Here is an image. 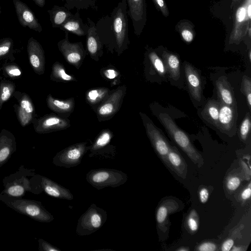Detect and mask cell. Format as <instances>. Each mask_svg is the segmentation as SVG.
Instances as JSON below:
<instances>
[{
    "label": "cell",
    "mask_w": 251,
    "mask_h": 251,
    "mask_svg": "<svg viewBox=\"0 0 251 251\" xmlns=\"http://www.w3.org/2000/svg\"><path fill=\"white\" fill-rule=\"evenodd\" d=\"M0 70L5 76L13 79L20 78L22 75L21 69L15 63H6L3 64Z\"/></svg>",
    "instance_id": "37"
},
{
    "label": "cell",
    "mask_w": 251,
    "mask_h": 251,
    "mask_svg": "<svg viewBox=\"0 0 251 251\" xmlns=\"http://www.w3.org/2000/svg\"><path fill=\"white\" fill-rule=\"evenodd\" d=\"M113 134L108 129L104 130L96 138L92 145L89 146L90 157L104 156V148L108 146L111 141Z\"/></svg>",
    "instance_id": "25"
},
{
    "label": "cell",
    "mask_w": 251,
    "mask_h": 251,
    "mask_svg": "<svg viewBox=\"0 0 251 251\" xmlns=\"http://www.w3.org/2000/svg\"><path fill=\"white\" fill-rule=\"evenodd\" d=\"M126 87H119L98 108L97 114L99 119H105L113 116L118 110L126 92Z\"/></svg>",
    "instance_id": "14"
},
{
    "label": "cell",
    "mask_w": 251,
    "mask_h": 251,
    "mask_svg": "<svg viewBox=\"0 0 251 251\" xmlns=\"http://www.w3.org/2000/svg\"><path fill=\"white\" fill-rule=\"evenodd\" d=\"M126 0L119 2L112 12L102 16L96 24L100 41L120 54L127 48L128 23Z\"/></svg>",
    "instance_id": "1"
},
{
    "label": "cell",
    "mask_w": 251,
    "mask_h": 251,
    "mask_svg": "<svg viewBox=\"0 0 251 251\" xmlns=\"http://www.w3.org/2000/svg\"><path fill=\"white\" fill-rule=\"evenodd\" d=\"M182 39L186 43H191L194 39L195 32L193 25L189 21H182L176 25Z\"/></svg>",
    "instance_id": "34"
},
{
    "label": "cell",
    "mask_w": 251,
    "mask_h": 251,
    "mask_svg": "<svg viewBox=\"0 0 251 251\" xmlns=\"http://www.w3.org/2000/svg\"><path fill=\"white\" fill-rule=\"evenodd\" d=\"M34 194L44 192L50 197L67 200H73L74 196L67 188L48 177L35 174L33 176Z\"/></svg>",
    "instance_id": "8"
},
{
    "label": "cell",
    "mask_w": 251,
    "mask_h": 251,
    "mask_svg": "<svg viewBox=\"0 0 251 251\" xmlns=\"http://www.w3.org/2000/svg\"><path fill=\"white\" fill-rule=\"evenodd\" d=\"M219 101L223 104L236 107V99L233 89L225 76L219 77L216 82Z\"/></svg>",
    "instance_id": "21"
},
{
    "label": "cell",
    "mask_w": 251,
    "mask_h": 251,
    "mask_svg": "<svg viewBox=\"0 0 251 251\" xmlns=\"http://www.w3.org/2000/svg\"><path fill=\"white\" fill-rule=\"evenodd\" d=\"M241 184V179L237 176H231L228 177L226 180V185L229 191H234Z\"/></svg>",
    "instance_id": "43"
},
{
    "label": "cell",
    "mask_w": 251,
    "mask_h": 251,
    "mask_svg": "<svg viewBox=\"0 0 251 251\" xmlns=\"http://www.w3.org/2000/svg\"><path fill=\"white\" fill-rule=\"evenodd\" d=\"M200 251H214L217 250V246L212 242H204L201 244L198 247Z\"/></svg>",
    "instance_id": "46"
},
{
    "label": "cell",
    "mask_w": 251,
    "mask_h": 251,
    "mask_svg": "<svg viewBox=\"0 0 251 251\" xmlns=\"http://www.w3.org/2000/svg\"><path fill=\"white\" fill-rule=\"evenodd\" d=\"M52 27L59 28L73 14L64 6L54 5L48 10Z\"/></svg>",
    "instance_id": "27"
},
{
    "label": "cell",
    "mask_w": 251,
    "mask_h": 251,
    "mask_svg": "<svg viewBox=\"0 0 251 251\" xmlns=\"http://www.w3.org/2000/svg\"><path fill=\"white\" fill-rule=\"evenodd\" d=\"M89 148L86 142L72 145L57 152L52 159V163L66 168L76 166L80 164Z\"/></svg>",
    "instance_id": "7"
},
{
    "label": "cell",
    "mask_w": 251,
    "mask_h": 251,
    "mask_svg": "<svg viewBox=\"0 0 251 251\" xmlns=\"http://www.w3.org/2000/svg\"><path fill=\"white\" fill-rule=\"evenodd\" d=\"M248 0H244L235 9L234 24L230 35V44L240 43L251 29V16L247 12Z\"/></svg>",
    "instance_id": "9"
},
{
    "label": "cell",
    "mask_w": 251,
    "mask_h": 251,
    "mask_svg": "<svg viewBox=\"0 0 251 251\" xmlns=\"http://www.w3.org/2000/svg\"><path fill=\"white\" fill-rule=\"evenodd\" d=\"M34 169L26 168L22 165L15 173L2 179L3 189L1 194L13 197L22 198L26 192L33 194Z\"/></svg>",
    "instance_id": "3"
},
{
    "label": "cell",
    "mask_w": 251,
    "mask_h": 251,
    "mask_svg": "<svg viewBox=\"0 0 251 251\" xmlns=\"http://www.w3.org/2000/svg\"><path fill=\"white\" fill-rule=\"evenodd\" d=\"M159 119L172 140L195 164L199 168L201 167L204 163L202 156L194 147L185 132L177 126L167 114L160 113Z\"/></svg>",
    "instance_id": "4"
},
{
    "label": "cell",
    "mask_w": 251,
    "mask_h": 251,
    "mask_svg": "<svg viewBox=\"0 0 251 251\" xmlns=\"http://www.w3.org/2000/svg\"><path fill=\"white\" fill-rule=\"evenodd\" d=\"M87 21L89 28L86 34L87 49L91 56L96 58L102 53V44L98 36L96 24L89 17Z\"/></svg>",
    "instance_id": "22"
},
{
    "label": "cell",
    "mask_w": 251,
    "mask_h": 251,
    "mask_svg": "<svg viewBox=\"0 0 251 251\" xmlns=\"http://www.w3.org/2000/svg\"><path fill=\"white\" fill-rule=\"evenodd\" d=\"M231 251H243V250L241 248V247H232V248L231 249Z\"/></svg>",
    "instance_id": "53"
},
{
    "label": "cell",
    "mask_w": 251,
    "mask_h": 251,
    "mask_svg": "<svg viewBox=\"0 0 251 251\" xmlns=\"http://www.w3.org/2000/svg\"><path fill=\"white\" fill-rule=\"evenodd\" d=\"M88 28V25L83 22L78 10L59 27L64 32L68 31L78 36H86Z\"/></svg>",
    "instance_id": "23"
},
{
    "label": "cell",
    "mask_w": 251,
    "mask_h": 251,
    "mask_svg": "<svg viewBox=\"0 0 251 251\" xmlns=\"http://www.w3.org/2000/svg\"><path fill=\"white\" fill-rule=\"evenodd\" d=\"M38 248L40 251H60V249L54 246L43 239H38Z\"/></svg>",
    "instance_id": "44"
},
{
    "label": "cell",
    "mask_w": 251,
    "mask_h": 251,
    "mask_svg": "<svg viewBox=\"0 0 251 251\" xmlns=\"http://www.w3.org/2000/svg\"><path fill=\"white\" fill-rule=\"evenodd\" d=\"M0 201L15 211L39 222L50 223L54 219L39 201L0 193Z\"/></svg>",
    "instance_id": "2"
},
{
    "label": "cell",
    "mask_w": 251,
    "mask_h": 251,
    "mask_svg": "<svg viewBox=\"0 0 251 251\" xmlns=\"http://www.w3.org/2000/svg\"><path fill=\"white\" fill-rule=\"evenodd\" d=\"M236 107L220 103L218 128L223 132H229L233 127L236 118Z\"/></svg>",
    "instance_id": "24"
},
{
    "label": "cell",
    "mask_w": 251,
    "mask_h": 251,
    "mask_svg": "<svg viewBox=\"0 0 251 251\" xmlns=\"http://www.w3.org/2000/svg\"><path fill=\"white\" fill-rule=\"evenodd\" d=\"M16 138L10 131L1 129L0 132V167L5 164L16 151Z\"/></svg>",
    "instance_id": "17"
},
{
    "label": "cell",
    "mask_w": 251,
    "mask_h": 251,
    "mask_svg": "<svg viewBox=\"0 0 251 251\" xmlns=\"http://www.w3.org/2000/svg\"><path fill=\"white\" fill-rule=\"evenodd\" d=\"M251 194V183L250 182L248 186L242 191L241 194V199L246 201L250 199Z\"/></svg>",
    "instance_id": "49"
},
{
    "label": "cell",
    "mask_w": 251,
    "mask_h": 251,
    "mask_svg": "<svg viewBox=\"0 0 251 251\" xmlns=\"http://www.w3.org/2000/svg\"><path fill=\"white\" fill-rule=\"evenodd\" d=\"M105 76L109 79H113L117 76V72L113 69H107L104 72Z\"/></svg>",
    "instance_id": "50"
},
{
    "label": "cell",
    "mask_w": 251,
    "mask_h": 251,
    "mask_svg": "<svg viewBox=\"0 0 251 251\" xmlns=\"http://www.w3.org/2000/svg\"><path fill=\"white\" fill-rule=\"evenodd\" d=\"M220 107V102L219 101L210 100L207 102L201 113L205 120L218 128Z\"/></svg>",
    "instance_id": "29"
},
{
    "label": "cell",
    "mask_w": 251,
    "mask_h": 251,
    "mask_svg": "<svg viewBox=\"0 0 251 251\" xmlns=\"http://www.w3.org/2000/svg\"><path fill=\"white\" fill-rule=\"evenodd\" d=\"M35 3L40 7H43L45 4V0H33Z\"/></svg>",
    "instance_id": "52"
},
{
    "label": "cell",
    "mask_w": 251,
    "mask_h": 251,
    "mask_svg": "<svg viewBox=\"0 0 251 251\" xmlns=\"http://www.w3.org/2000/svg\"><path fill=\"white\" fill-rule=\"evenodd\" d=\"M46 101L48 107L56 113L71 112L74 108L75 102L72 98L67 100H60L49 94L47 96Z\"/></svg>",
    "instance_id": "28"
},
{
    "label": "cell",
    "mask_w": 251,
    "mask_h": 251,
    "mask_svg": "<svg viewBox=\"0 0 251 251\" xmlns=\"http://www.w3.org/2000/svg\"><path fill=\"white\" fill-rule=\"evenodd\" d=\"M69 33L65 31V38L58 42L57 46L68 62L74 65H78L85 57L86 50L81 42L71 43Z\"/></svg>",
    "instance_id": "13"
},
{
    "label": "cell",
    "mask_w": 251,
    "mask_h": 251,
    "mask_svg": "<svg viewBox=\"0 0 251 251\" xmlns=\"http://www.w3.org/2000/svg\"><path fill=\"white\" fill-rule=\"evenodd\" d=\"M64 1V6L68 10L76 8L80 9H88L90 8L97 10L98 6L94 0H62Z\"/></svg>",
    "instance_id": "31"
},
{
    "label": "cell",
    "mask_w": 251,
    "mask_h": 251,
    "mask_svg": "<svg viewBox=\"0 0 251 251\" xmlns=\"http://www.w3.org/2000/svg\"><path fill=\"white\" fill-rule=\"evenodd\" d=\"M209 198V191L206 188H202L199 191V198L201 202L205 203Z\"/></svg>",
    "instance_id": "47"
},
{
    "label": "cell",
    "mask_w": 251,
    "mask_h": 251,
    "mask_svg": "<svg viewBox=\"0 0 251 251\" xmlns=\"http://www.w3.org/2000/svg\"><path fill=\"white\" fill-rule=\"evenodd\" d=\"M13 3L20 25L38 32H41L43 30L42 26L30 8L20 0H13Z\"/></svg>",
    "instance_id": "16"
},
{
    "label": "cell",
    "mask_w": 251,
    "mask_h": 251,
    "mask_svg": "<svg viewBox=\"0 0 251 251\" xmlns=\"http://www.w3.org/2000/svg\"><path fill=\"white\" fill-rule=\"evenodd\" d=\"M109 90L105 88H96L89 91L86 95V99L91 104H97L109 95Z\"/></svg>",
    "instance_id": "35"
},
{
    "label": "cell",
    "mask_w": 251,
    "mask_h": 251,
    "mask_svg": "<svg viewBox=\"0 0 251 251\" xmlns=\"http://www.w3.org/2000/svg\"><path fill=\"white\" fill-rule=\"evenodd\" d=\"M32 123L35 131L39 134L62 130L70 126L68 119L52 114L45 115L38 119L34 118Z\"/></svg>",
    "instance_id": "10"
},
{
    "label": "cell",
    "mask_w": 251,
    "mask_h": 251,
    "mask_svg": "<svg viewBox=\"0 0 251 251\" xmlns=\"http://www.w3.org/2000/svg\"><path fill=\"white\" fill-rule=\"evenodd\" d=\"M27 52L30 65L34 72L43 75L45 70V57L42 46L36 39L30 38L27 41Z\"/></svg>",
    "instance_id": "15"
},
{
    "label": "cell",
    "mask_w": 251,
    "mask_h": 251,
    "mask_svg": "<svg viewBox=\"0 0 251 251\" xmlns=\"http://www.w3.org/2000/svg\"><path fill=\"white\" fill-rule=\"evenodd\" d=\"M13 97L17 100L18 104L26 112L34 114L35 108L32 99L24 92L15 91Z\"/></svg>",
    "instance_id": "33"
},
{
    "label": "cell",
    "mask_w": 251,
    "mask_h": 251,
    "mask_svg": "<svg viewBox=\"0 0 251 251\" xmlns=\"http://www.w3.org/2000/svg\"><path fill=\"white\" fill-rule=\"evenodd\" d=\"M251 128V116L250 113H247L239 128V136L243 141H245L248 139L250 133Z\"/></svg>",
    "instance_id": "40"
},
{
    "label": "cell",
    "mask_w": 251,
    "mask_h": 251,
    "mask_svg": "<svg viewBox=\"0 0 251 251\" xmlns=\"http://www.w3.org/2000/svg\"><path fill=\"white\" fill-rule=\"evenodd\" d=\"M176 251H189V249L188 248H179V249L176 250Z\"/></svg>",
    "instance_id": "54"
},
{
    "label": "cell",
    "mask_w": 251,
    "mask_h": 251,
    "mask_svg": "<svg viewBox=\"0 0 251 251\" xmlns=\"http://www.w3.org/2000/svg\"><path fill=\"white\" fill-rule=\"evenodd\" d=\"M249 58L250 61H251V50H250L249 51Z\"/></svg>",
    "instance_id": "55"
},
{
    "label": "cell",
    "mask_w": 251,
    "mask_h": 251,
    "mask_svg": "<svg viewBox=\"0 0 251 251\" xmlns=\"http://www.w3.org/2000/svg\"><path fill=\"white\" fill-rule=\"evenodd\" d=\"M50 79L56 81H74L73 76L67 74L62 64L58 62H55L52 66Z\"/></svg>",
    "instance_id": "32"
},
{
    "label": "cell",
    "mask_w": 251,
    "mask_h": 251,
    "mask_svg": "<svg viewBox=\"0 0 251 251\" xmlns=\"http://www.w3.org/2000/svg\"><path fill=\"white\" fill-rule=\"evenodd\" d=\"M13 107L18 120L23 127H25L32 123L34 119V114L26 112L18 104H14Z\"/></svg>",
    "instance_id": "36"
},
{
    "label": "cell",
    "mask_w": 251,
    "mask_h": 251,
    "mask_svg": "<svg viewBox=\"0 0 251 251\" xmlns=\"http://www.w3.org/2000/svg\"><path fill=\"white\" fill-rule=\"evenodd\" d=\"M234 241L232 239L226 240L222 244L221 250L223 251H229L233 246Z\"/></svg>",
    "instance_id": "48"
},
{
    "label": "cell",
    "mask_w": 251,
    "mask_h": 251,
    "mask_svg": "<svg viewBox=\"0 0 251 251\" xmlns=\"http://www.w3.org/2000/svg\"><path fill=\"white\" fill-rule=\"evenodd\" d=\"M147 134L156 154L166 165L170 145L159 130L150 121L142 117Z\"/></svg>",
    "instance_id": "11"
},
{
    "label": "cell",
    "mask_w": 251,
    "mask_h": 251,
    "mask_svg": "<svg viewBox=\"0 0 251 251\" xmlns=\"http://www.w3.org/2000/svg\"><path fill=\"white\" fill-rule=\"evenodd\" d=\"M97 0H94V1L97 3Z\"/></svg>",
    "instance_id": "56"
},
{
    "label": "cell",
    "mask_w": 251,
    "mask_h": 251,
    "mask_svg": "<svg viewBox=\"0 0 251 251\" xmlns=\"http://www.w3.org/2000/svg\"><path fill=\"white\" fill-rule=\"evenodd\" d=\"M244 0H231L230 8L235 9Z\"/></svg>",
    "instance_id": "51"
},
{
    "label": "cell",
    "mask_w": 251,
    "mask_h": 251,
    "mask_svg": "<svg viewBox=\"0 0 251 251\" xmlns=\"http://www.w3.org/2000/svg\"><path fill=\"white\" fill-rule=\"evenodd\" d=\"M13 48V41L10 38L0 40V60L10 56Z\"/></svg>",
    "instance_id": "38"
},
{
    "label": "cell",
    "mask_w": 251,
    "mask_h": 251,
    "mask_svg": "<svg viewBox=\"0 0 251 251\" xmlns=\"http://www.w3.org/2000/svg\"><path fill=\"white\" fill-rule=\"evenodd\" d=\"M149 57L154 69L157 73L164 75L166 73V69L163 61L154 51H151L149 54Z\"/></svg>",
    "instance_id": "39"
},
{
    "label": "cell",
    "mask_w": 251,
    "mask_h": 251,
    "mask_svg": "<svg viewBox=\"0 0 251 251\" xmlns=\"http://www.w3.org/2000/svg\"><path fill=\"white\" fill-rule=\"evenodd\" d=\"M127 179V175L124 172L110 168L92 169L86 176L87 182L98 190L107 187H119L125 184Z\"/></svg>",
    "instance_id": "5"
},
{
    "label": "cell",
    "mask_w": 251,
    "mask_h": 251,
    "mask_svg": "<svg viewBox=\"0 0 251 251\" xmlns=\"http://www.w3.org/2000/svg\"><path fill=\"white\" fill-rule=\"evenodd\" d=\"M184 71L187 85L192 98L198 101L201 100V80L199 72L190 63L184 64Z\"/></svg>",
    "instance_id": "18"
},
{
    "label": "cell",
    "mask_w": 251,
    "mask_h": 251,
    "mask_svg": "<svg viewBox=\"0 0 251 251\" xmlns=\"http://www.w3.org/2000/svg\"><path fill=\"white\" fill-rule=\"evenodd\" d=\"M242 88L246 96L249 108L251 107V80L250 77L244 75L242 82Z\"/></svg>",
    "instance_id": "42"
},
{
    "label": "cell",
    "mask_w": 251,
    "mask_h": 251,
    "mask_svg": "<svg viewBox=\"0 0 251 251\" xmlns=\"http://www.w3.org/2000/svg\"><path fill=\"white\" fill-rule=\"evenodd\" d=\"M16 91L15 84L8 80H2L0 82V110L2 106L11 97Z\"/></svg>",
    "instance_id": "30"
},
{
    "label": "cell",
    "mask_w": 251,
    "mask_h": 251,
    "mask_svg": "<svg viewBox=\"0 0 251 251\" xmlns=\"http://www.w3.org/2000/svg\"><path fill=\"white\" fill-rule=\"evenodd\" d=\"M199 217L197 211L193 209L189 214L186 219V226L189 231L196 232L199 228Z\"/></svg>",
    "instance_id": "41"
},
{
    "label": "cell",
    "mask_w": 251,
    "mask_h": 251,
    "mask_svg": "<svg viewBox=\"0 0 251 251\" xmlns=\"http://www.w3.org/2000/svg\"><path fill=\"white\" fill-rule=\"evenodd\" d=\"M154 5L158 11L161 12L164 16L167 17L169 15V11L165 0H152Z\"/></svg>",
    "instance_id": "45"
},
{
    "label": "cell",
    "mask_w": 251,
    "mask_h": 251,
    "mask_svg": "<svg viewBox=\"0 0 251 251\" xmlns=\"http://www.w3.org/2000/svg\"><path fill=\"white\" fill-rule=\"evenodd\" d=\"M179 207L178 203L171 199L164 201L158 206L156 213V220L160 230L164 232L166 230L168 216L177 211Z\"/></svg>",
    "instance_id": "20"
},
{
    "label": "cell",
    "mask_w": 251,
    "mask_h": 251,
    "mask_svg": "<svg viewBox=\"0 0 251 251\" xmlns=\"http://www.w3.org/2000/svg\"><path fill=\"white\" fill-rule=\"evenodd\" d=\"M127 15L132 21L134 32L140 35L147 22V5L146 0H126Z\"/></svg>",
    "instance_id": "12"
},
{
    "label": "cell",
    "mask_w": 251,
    "mask_h": 251,
    "mask_svg": "<svg viewBox=\"0 0 251 251\" xmlns=\"http://www.w3.org/2000/svg\"><path fill=\"white\" fill-rule=\"evenodd\" d=\"M0 13H1V10H0Z\"/></svg>",
    "instance_id": "57"
},
{
    "label": "cell",
    "mask_w": 251,
    "mask_h": 251,
    "mask_svg": "<svg viewBox=\"0 0 251 251\" xmlns=\"http://www.w3.org/2000/svg\"><path fill=\"white\" fill-rule=\"evenodd\" d=\"M162 56L166 72L174 80H178L180 77V61L177 56L164 51Z\"/></svg>",
    "instance_id": "26"
},
{
    "label": "cell",
    "mask_w": 251,
    "mask_h": 251,
    "mask_svg": "<svg viewBox=\"0 0 251 251\" xmlns=\"http://www.w3.org/2000/svg\"><path fill=\"white\" fill-rule=\"evenodd\" d=\"M107 219L106 211L92 203L78 220L76 234L79 236L89 235L100 229Z\"/></svg>",
    "instance_id": "6"
},
{
    "label": "cell",
    "mask_w": 251,
    "mask_h": 251,
    "mask_svg": "<svg viewBox=\"0 0 251 251\" xmlns=\"http://www.w3.org/2000/svg\"><path fill=\"white\" fill-rule=\"evenodd\" d=\"M178 176L185 179L187 174V164L177 149L170 146L167 156V164Z\"/></svg>",
    "instance_id": "19"
}]
</instances>
